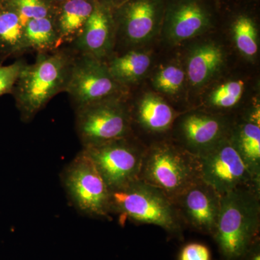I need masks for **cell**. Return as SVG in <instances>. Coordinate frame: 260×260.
<instances>
[{
    "label": "cell",
    "mask_w": 260,
    "mask_h": 260,
    "mask_svg": "<svg viewBox=\"0 0 260 260\" xmlns=\"http://www.w3.org/2000/svg\"><path fill=\"white\" fill-rule=\"evenodd\" d=\"M186 74L177 65L164 67L157 72L153 79L154 88L167 95H175L184 86Z\"/></svg>",
    "instance_id": "23"
},
{
    "label": "cell",
    "mask_w": 260,
    "mask_h": 260,
    "mask_svg": "<svg viewBox=\"0 0 260 260\" xmlns=\"http://www.w3.org/2000/svg\"><path fill=\"white\" fill-rule=\"evenodd\" d=\"M28 52L21 20L5 2L0 7V60L18 58Z\"/></svg>",
    "instance_id": "19"
},
{
    "label": "cell",
    "mask_w": 260,
    "mask_h": 260,
    "mask_svg": "<svg viewBox=\"0 0 260 260\" xmlns=\"http://www.w3.org/2000/svg\"><path fill=\"white\" fill-rule=\"evenodd\" d=\"M124 98H109L75 109V127L83 148L131 135L130 110Z\"/></svg>",
    "instance_id": "5"
},
{
    "label": "cell",
    "mask_w": 260,
    "mask_h": 260,
    "mask_svg": "<svg viewBox=\"0 0 260 260\" xmlns=\"http://www.w3.org/2000/svg\"><path fill=\"white\" fill-rule=\"evenodd\" d=\"M259 225L260 191L242 186L222 195L213 237L223 260H240L259 239Z\"/></svg>",
    "instance_id": "2"
},
{
    "label": "cell",
    "mask_w": 260,
    "mask_h": 260,
    "mask_svg": "<svg viewBox=\"0 0 260 260\" xmlns=\"http://www.w3.org/2000/svg\"><path fill=\"white\" fill-rule=\"evenodd\" d=\"M202 179L220 196L242 186L260 191L229 136L199 155Z\"/></svg>",
    "instance_id": "8"
},
{
    "label": "cell",
    "mask_w": 260,
    "mask_h": 260,
    "mask_svg": "<svg viewBox=\"0 0 260 260\" xmlns=\"http://www.w3.org/2000/svg\"><path fill=\"white\" fill-rule=\"evenodd\" d=\"M83 150L93 160L110 191L138 179L145 148L133 141L131 135Z\"/></svg>",
    "instance_id": "9"
},
{
    "label": "cell",
    "mask_w": 260,
    "mask_h": 260,
    "mask_svg": "<svg viewBox=\"0 0 260 260\" xmlns=\"http://www.w3.org/2000/svg\"><path fill=\"white\" fill-rule=\"evenodd\" d=\"M105 62L114 79L127 90L144 78L151 59L145 51L133 49L119 55L113 54Z\"/></svg>",
    "instance_id": "18"
},
{
    "label": "cell",
    "mask_w": 260,
    "mask_h": 260,
    "mask_svg": "<svg viewBox=\"0 0 260 260\" xmlns=\"http://www.w3.org/2000/svg\"><path fill=\"white\" fill-rule=\"evenodd\" d=\"M229 138L245 162L254 182L260 186L259 109H256L246 120L231 129Z\"/></svg>",
    "instance_id": "15"
},
{
    "label": "cell",
    "mask_w": 260,
    "mask_h": 260,
    "mask_svg": "<svg viewBox=\"0 0 260 260\" xmlns=\"http://www.w3.org/2000/svg\"><path fill=\"white\" fill-rule=\"evenodd\" d=\"M179 260H211V253L205 244L189 243L181 249Z\"/></svg>",
    "instance_id": "27"
},
{
    "label": "cell",
    "mask_w": 260,
    "mask_h": 260,
    "mask_svg": "<svg viewBox=\"0 0 260 260\" xmlns=\"http://www.w3.org/2000/svg\"><path fill=\"white\" fill-rule=\"evenodd\" d=\"M127 1H129V0H103V3L101 4L104 5V6L107 7V8L110 6L118 8Z\"/></svg>",
    "instance_id": "29"
},
{
    "label": "cell",
    "mask_w": 260,
    "mask_h": 260,
    "mask_svg": "<svg viewBox=\"0 0 260 260\" xmlns=\"http://www.w3.org/2000/svg\"><path fill=\"white\" fill-rule=\"evenodd\" d=\"M126 89L113 78L105 61L75 54L65 93L75 109L109 98L125 95Z\"/></svg>",
    "instance_id": "7"
},
{
    "label": "cell",
    "mask_w": 260,
    "mask_h": 260,
    "mask_svg": "<svg viewBox=\"0 0 260 260\" xmlns=\"http://www.w3.org/2000/svg\"><path fill=\"white\" fill-rule=\"evenodd\" d=\"M240 260H260L259 239H256L244 253Z\"/></svg>",
    "instance_id": "28"
},
{
    "label": "cell",
    "mask_w": 260,
    "mask_h": 260,
    "mask_svg": "<svg viewBox=\"0 0 260 260\" xmlns=\"http://www.w3.org/2000/svg\"><path fill=\"white\" fill-rule=\"evenodd\" d=\"M28 52L49 53L59 49V36L53 17L32 19L24 27Z\"/></svg>",
    "instance_id": "21"
},
{
    "label": "cell",
    "mask_w": 260,
    "mask_h": 260,
    "mask_svg": "<svg viewBox=\"0 0 260 260\" xmlns=\"http://www.w3.org/2000/svg\"><path fill=\"white\" fill-rule=\"evenodd\" d=\"M172 201L201 180L199 156L182 146L160 142L145 148L139 177Z\"/></svg>",
    "instance_id": "3"
},
{
    "label": "cell",
    "mask_w": 260,
    "mask_h": 260,
    "mask_svg": "<svg viewBox=\"0 0 260 260\" xmlns=\"http://www.w3.org/2000/svg\"><path fill=\"white\" fill-rule=\"evenodd\" d=\"M233 36L237 49L246 57L254 59L258 52V34L255 24L249 17H239L233 25Z\"/></svg>",
    "instance_id": "22"
},
{
    "label": "cell",
    "mask_w": 260,
    "mask_h": 260,
    "mask_svg": "<svg viewBox=\"0 0 260 260\" xmlns=\"http://www.w3.org/2000/svg\"><path fill=\"white\" fill-rule=\"evenodd\" d=\"M67 0H47L48 3H49L51 5L54 4V3H56V4H62L63 3H64ZM52 6V5H51Z\"/></svg>",
    "instance_id": "30"
},
{
    "label": "cell",
    "mask_w": 260,
    "mask_h": 260,
    "mask_svg": "<svg viewBox=\"0 0 260 260\" xmlns=\"http://www.w3.org/2000/svg\"><path fill=\"white\" fill-rule=\"evenodd\" d=\"M26 64L23 59H18L11 64H0V96L12 93L20 72Z\"/></svg>",
    "instance_id": "26"
},
{
    "label": "cell",
    "mask_w": 260,
    "mask_h": 260,
    "mask_svg": "<svg viewBox=\"0 0 260 260\" xmlns=\"http://www.w3.org/2000/svg\"><path fill=\"white\" fill-rule=\"evenodd\" d=\"M220 196L203 179L173 200L183 223L213 237L218 222Z\"/></svg>",
    "instance_id": "11"
},
{
    "label": "cell",
    "mask_w": 260,
    "mask_h": 260,
    "mask_svg": "<svg viewBox=\"0 0 260 260\" xmlns=\"http://www.w3.org/2000/svg\"><path fill=\"white\" fill-rule=\"evenodd\" d=\"M242 80H232L221 84L214 89L209 97V104L218 109H230L237 105L242 99L244 90Z\"/></svg>",
    "instance_id": "24"
},
{
    "label": "cell",
    "mask_w": 260,
    "mask_h": 260,
    "mask_svg": "<svg viewBox=\"0 0 260 260\" xmlns=\"http://www.w3.org/2000/svg\"><path fill=\"white\" fill-rule=\"evenodd\" d=\"M76 53L61 47L37 54L32 64L20 72L13 94L24 122H29L58 94L66 91Z\"/></svg>",
    "instance_id": "1"
},
{
    "label": "cell",
    "mask_w": 260,
    "mask_h": 260,
    "mask_svg": "<svg viewBox=\"0 0 260 260\" xmlns=\"http://www.w3.org/2000/svg\"><path fill=\"white\" fill-rule=\"evenodd\" d=\"M97 3L93 0H67L60 5L57 14L53 15L59 47H68L75 42L90 18Z\"/></svg>",
    "instance_id": "16"
},
{
    "label": "cell",
    "mask_w": 260,
    "mask_h": 260,
    "mask_svg": "<svg viewBox=\"0 0 260 260\" xmlns=\"http://www.w3.org/2000/svg\"><path fill=\"white\" fill-rule=\"evenodd\" d=\"M62 181L70 201L80 213L93 218L110 217V189L83 150L65 168Z\"/></svg>",
    "instance_id": "6"
},
{
    "label": "cell",
    "mask_w": 260,
    "mask_h": 260,
    "mask_svg": "<svg viewBox=\"0 0 260 260\" xmlns=\"http://www.w3.org/2000/svg\"><path fill=\"white\" fill-rule=\"evenodd\" d=\"M224 52L213 43L200 44L191 51L186 63V75L194 88H200L210 81L221 68Z\"/></svg>",
    "instance_id": "17"
},
{
    "label": "cell",
    "mask_w": 260,
    "mask_h": 260,
    "mask_svg": "<svg viewBox=\"0 0 260 260\" xmlns=\"http://www.w3.org/2000/svg\"><path fill=\"white\" fill-rule=\"evenodd\" d=\"M68 47L76 54L107 60L116 47V28L109 8L97 3L78 37Z\"/></svg>",
    "instance_id": "13"
},
{
    "label": "cell",
    "mask_w": 260,
    "mask_h": 260,
    "mask_svg": "<svg viewBox=\"0 0 260 260\" xmlns=\"http://www.w3.org/2000/svg\"><path fill=\"white\" fill-rule=\"evenodd\" d=\"M137 122L152 133H166L174 124V109L155 94H145L140 99L135 113Z\"/></svg>",
    "instance_id": "20"
},
{
    "label": "cell",
    "mask_w": 260,
    "mask_h": 260,
    "mask_svg": "<svg viewBox=\"0 0 260 260\" xmlns=\"http://www.w3.org/2000/svg\"><path fill=\"white\" fill-rule=\"evenodd\" d=\"M5 2V0H0V7H1L2 5L4 4Z\"/></svg>",
    "instance_id": "31"
},
{
    "label": "cell",
    "mask_w": 260,
    "mask_h": 260,
    "mask_svg": "<svg viewBox=\"0 0 260 260\" xmlns=\"http://www.w3.org/2000/svg\"><path fill=\"white\" fill-rule=\"evenodd\" d=\"M18 13L23 26L32 19L53 16L54 9L46 0H6Z\"/></svg>",
    "instance_id": "25"
},
{
    "label": "cell",
    "mask_w": 260,
    "mask_h": 260,
    "mask_svg": "<svg viewBox=\"0 0 260 260\" xmlns=\"http://www.w3.org/2000/svg\"><path fill=\"white\" fill-rule=\"evenodd\" d=\"M162 0H129L118 8L116 45L118 40L129 47L144 44L155 37L164 19Z\"/></svg>",
    "instance_id": "10"
},
{
    "label": "cell",
    "mask_w": 260,
    "mask_h": 260,
    "mask_svg": "<svg viewBox=\"0 0 260 260\" xmlns=\"http://www.w3.org/2000/svg\"><path fill=\"white\" fill-rule=\"evenodd\" d=\"M230 131L223 119L206 113L186 114L179 123L183 148L198 156L229 136Z\"/></svg>",
    "instance_id": "14"
},
{
    "label": "cell",
    "mask_w": 260,
    "mask_h": 260,
    "mask_svg": "<svg viewBox=\"0 0 260 260\" xmlns=\"http://www.w3.org/2000/svg\"><path fill=\"white\" fill-rule=\"evenodd\" d=\"M110 210L135 223L162 228L172 237H182L183 222L172 200L139 179L111 191Z\"/></svg>",
    "instance_id": "4"
},
{
    "label": "cell",
    "mask_w": 260,
    "mask_h": 260,
    "mask_svg": "<svg viewBox=\"0 0 260 260\" xmlns=\"http://www.w3.org/2000/svg\"><path fill=\"white\" fill-rule=\"evenodd\" d=\"M212 15L200 0H174L164 13L161 28L172 44H180L201 35L209 29Z\"/></svg>",
    "instance_id": "12"
}]
</instances>
